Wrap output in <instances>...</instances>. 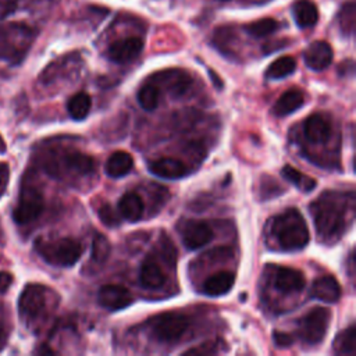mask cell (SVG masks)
I'll return each instance as SVG.
<instances>
[{
    "mask_svg": "<svg viewBox=\"0 0 356 356\" xmlns=\"http://www.w3.org/2000/svg\"><path fill=\"white\" fill-rule=\"evenodd\" d=\"M353 201V194L346 199L345 194L341 193H324L312 205L310 213L314 220V227L320 238L326 242L337 241L346 229V213L353 208L348 209V204Z\"/></svg>",
    "mask_w": 356,
    "mask_h": 356,
    "instance_id": "cell-1",
    "label": "cell"
},
{
    "mask_svg": "<svg viewBox=\"0 0 356 356\" xmlns=\"http://www.w3.org/2000/svg\"><path fill=\"white\" fill-rule=\"evenodd\" d=\"M272 233L278 247L287 252H295L306 248L310 241L308 224L296 209H288L272 222Z\"/></svg>",
    "mask_w": 356,
    "mask_h": 356,
    "instance_id": "cell-2",
    "label": "cell"
},
{
    "mask_svg": "<svg viewBox=\"0 0 356 356\" xmlns=\"http://www.w3.org/2000/svg\"><path fill=\"white\" fill-rule=\"evenodd\" d=\"M35 249L39 256L49 265L56 267H71L82 256V245L73 238L38 240Z\"/></svg>",
    "mask_w": 356,
    "mask_h": 356,
    "instance_id": "cell-3",
    "label": "cell"
},
{
    "mask_svg": "<svg viewBox=\"0 0 356 356\" xmlns=\"http://www.w3.org/2000/svg\"><path fill=\"white\" fill-rule=\"evenodd\" d=\"M190 327V319L186 314L166 312L154 316L150 321L153 337L160 342H177Z\"/></svg>",
    "mask_w": 356,
    "mask_h": 356,
    "instance_id": "cell-4",
    "label": "cell"
},
{
    "mask_svg": "<svg viewBox=\"0 0 356 356\" xmlns=\"http://www.w3.org/2000/svg\"><path fill=\"white\" fill-rule=\"evenodd\" d=\"M330 320L331 313L328 309L320 306L313 308L299 320L301 338L310 345L320 344L326 338Z\"/></svg>",
    "mask_w": 356,
    "mask_h": 356,
    "instance_id": "cell-5",
    "label": "cell"
},
{
    "mask_svg": "<svg viewBox=\"0 0 356 356\" xmlns=\"http://www.w3.org/2000/svg\"><path fill=\"white\" fill-rule=\"evenodd\" d=\"M49 288L39 284H30L24 288L19 301V310L27 320H34L42 316L49 306Z\"/></svg>",
    "mask_w": 356,
    "mask_h": 356,
    "instance_id": "cell-6",
    "label": "cell"
},
{
    "mask_svg": "<svg viewBox=\"0 0 356 356\" xmlns=\"http://www.w3.org/2000/svg\"><path fill=\"white\" fill-rule=\"evenodd\" d=\"M44 208L45 202L39 190L31 186L24 187L19 198V205L16 206L13 213L15 222L20 226L30 224L42 215Z\"/></svg>",
    "mask_w": 356,
    "mask_h": 356,
    "instance_id": "cell-7",
    "label": "cell"
},
{
    "mask_svg": "<svg viewBox=\"0 0 356 356\" xmlns=\"http://www.w3.org/2000/svg\"><path fill=\"white\" fill-rule=\"evenodd\" d=\"M98 301L105 309L110 312H117L128 308L134 302V298L125 287L117 284H106L100 287Z\"/></svg>",
    "mask_w": 356,
    "mask_h": 356,
    "instance_id": "cell-8",
    "label": "cell"
},
{
    "mask_svg": "<svg viewBox=\"0 0 356 356\" xmlns=\"http://www.w3.org/2000/svg\"><path fill=\"white\" fill-rule=\"evenodd\" d=\"M213 230L205 222L193 220L188 222L183 229V242L187 249L197 251L208 245L213 240Z\"/></svg>",
    "mask_w": 356,
    "mask_h": 356,
    "instance_id": "cell-9",
    "label": "cell"
},
{
    "mask_svg": "<svg viewBox=\"0 0 356 356\" xmlns=\"http://www.w3.org/2000/svg\"><path fill=\"white\" fill-rule=\"evenodd\" d=\"M143 49V41L136 37L116 41L107 49V57L118 64L128 63L138 57Z\"/></svg>",
    "mask_w": 356,
    "mask_h": 356,
    "instance_id": "cell-10",
    "label": "cell"
},
{
    "mask_svg": "<svg viewBox=\"0 0 356 356\" xmlns=\"http://www.w3.org/2000/svg\"><path fill=\"white\" fill-rule=\"evenodd\" d=\"M273 284L281 294H299L305 285L306 280L302 272L291 267H278L274 274Z\"/></svg>",
    "mask_w": 356,
    "mask_h": 356,
    "instance_id": "cell-11",
    "label": "cell"
},
{
    "mask_svg": "<svg viewBox=\"0 0 356 356\" xmlns=\"http://www.w3.org/2000/svg\"><path fill=\"white\" fill-rule=\"evenodd\" d=\"M149 171L164 180H178L188 174V167L178 159L174 157H163L159 160H153L148 166Z\"/></svg>",
    "mask_w": 356,
    "mask_h": 356,
    "instance_id": "cell-12",
    "label": "cell"
},
{
    "mask_svg": "<svg viewBox=\"0 0 356 356\" xmlns=\"http://www.w3.org/2000/svg\"><path fill=\"white\" fill-rule=\"evenodd\" d=\"M306 66L313 71H323L332 63V49L324 41H316L303 53Z\"/></svg>",
    "mask_w": 356,
    "mask_h": 356,
    "instance_id": "cell-13",
    "label": "cell"
},
{
    "mask_svg": "<svg viewBox=\"0 0 356 356\" xmlns=\"http://www.w3.org/2000/svg\"><path fill=\"white\" fill-rule=\"evenodd\" d=\"M310 296L327 303H335L341 298V285L332 276H323L314 280L310 290Z\"/></svg>",
    "mask_w": 356,
    "mask_h": 356,
    "instance_id": "cell-14",
    "label": "cell"
},
{
    "mask_svg": "<svg viewBox=\"0 0 356 356\" xmlns=\"http://www.w3.org/2000/svg\"><path fill=\"white\" fill-rule=\"evenodd\" d=\"M303 132L309 142L324 143L331 136V125L321 114H312L303 124Z\"/></svg>",
    "mask_w": 356,
    "mask_h": 356,
    "instance_id": "cell-15",
    "label": "cell"
},
{
    "mask_svg": "<svg viewBox=\"0 0 356 356\" xmlns=\"http://www.w3.org/2000/svg\"><path fill=\"white\" fill-rule=\"evenodd\" d=\"M235 284V276L231 272H217L212 274L202 285V292L208 296H222L231 291Z\"/></svg>",
    "mask_w": 356,
    "mask_h": 356,
    "instance_id": "cell-16",
    "label": "cell"
},
{
    "mask_svg": "<svg viewBox=\"0 0 356 356\" xmlns=\"http://www.w3.org/2000/svg\"><path fill=\"white\" fill-rule=\"evenodd\" d=\"M63 166L66 170L80 174V175H88L95 171V160L92 156L78 152V150H71L63 154Z\"/></svg>",
    "mask_w": 356,
    "mask_h": 356,
    "instance_id": "cell-17",
    "label": "cell"
},
{
    "mask_svg": "<svg viewBox=\"0 0 356 356\" xmlns=\"http://www.w3.org/2000/svg\"><path fill=\"white\" fill-rule=\"evenodd\" d=\"M305 103V96L299 89H290L284 92L274 103L273 113L277 117H287L301 109Z\"/></svg>",
    "mask_w": 356,
    "mask_h": 356,
    "instance_id": "cell-18",
    "label": "cell"
},
{
    "mask_svg": "<svg viewBox=\"0 0 356 356\" xmlns=\"http://www.w3.org/2000/svg\"><path fill=\"white\" fill-rule=\"evenodd\" d=\"M132 168H134L132 156L123 150H117L112 153L105 166V171L110 178H121L130 174Z\"/></svg>",
    "mask_w": 356,
    "mask_h": 356,
    "instance_id": "cell-19",
    "label": "cell"
},
{
    "mask_svg": "<svg viewBox=\"0 0 356 356\" xmlns=\"http://www.w3.org/2000/svg\"><path fill=\"white\" fill-rule=\"evenodd\" d=\"M292 15L299 28H310L319 20V10L310 0H296L292 6Z\"/></svg>",
    "mask_w": 356,
    "mask_h": 356,
    "instance_id": "cell-20",
    "label": "cell"
},
{
    "mask_svg": "<svg viewBox=\"0 0 356 356\" xmlns=\"http://www.w3.org/2000/svg\"><path fill=\"white\" fill-rule=\"evenodd\" d=\"M118 215L127 222L136 223L143 216V202L139 195L128 193L118 201Z\"/></svg>",
    "mask_w": 356,
    "mask_h": 356,
    "instance_id": "cell-21",
    "label": "cell"
},
{
    "mask_svg": "<svg viewBox=\"0 0 356 356\" xmlns=\"http://www.w3.org/2000/svg\"><path fill=\"white\" fill-rule=\"evenodd\" d=\"M139 281L145 288L156 290L166 283V276L154 260L146 259L139 272Z\"/></svg>",
    "mask_w": 356,
    "mask_h": 356,
    "instance_id": "cell-22",
    "label": "cell"
},
{
    "mask_svg": "<svg viewBox=\"0 0 356 356\" xmlns=\"http://www.w3.org/2000/svg\"><path fill=\"white\" fill-rule=\"evenodd\" d=\"M281 175L285 178L288 183H291L294 187H296L302 193H312L317 186L314 178L301 172L299 170H296L292 166H285L281 170Z\"/></svg>",
    "mask_w": 356,
    "mask_h": 356,
    "instance_id": "cell-23",
    "label": "cell"
},
{
    "mask_svg": "<svg viewBox=\"0 0 356 356\" xmlns=\"http://www.w3.org/2000/svg\"><path fill=\"white\" fill-rule=\"evenodd\" d=\"M91 107H92V99L85 92L75 94L74 96L70 98V100L67 103L69 114L75 121L85 120L91 112Z\"/></svg>",
    "mask_w": 356,
    "mask_h": 356,
    "instance_id": "cell-24",
    "label": "cell"
},
{
    "mask_svg": "<svg viewBox=\"0 0 356 356\" xmlns=\"http://www.w3.org/2000/svg\"><path fill=\"white\" fill-rule=\"evenodd\" d=\"M356 327L350 324L346 330L341 331L332 342V349L337 355H355L356 353Z\"/></svg>",
    "mask_w": 356,
    "mask_h": 356,
    "instance_id": "cell-25",
    "label": "cell"
},
{
    "mask_svg": "<svg viewBox=\"0 0 356 356\" xmlns=\"http://www.w3.org/2000/svg\"><path fill=\"white\" fill-rule=\"evenodd\" d=\"M296 69V62L291 56H283L274 60L267 71H266V78L269 80H283L288 75H291Z\"/></svg>",
    "mask_w": 356,
    "mask_h": 356,
    "instance_id": "cell-26",
    "label": "cell"
},
{
    "mask_svg": "<svg viewBox=\"0 0 356 356\" xmlns=\"http://www.w3.org/2000/svg\"><path fill=\"white\" fill-rule=\"evenodd\" d=\"M138 103L146 112H153L159 106L160 100V89L154 84H145L138 91Z\"/></svg>",
    "mask_w": 356,
    "mask_h": 356,
    "instance_id": "cell-27",
    "label": "cell"
},
{
    "mask_svg": "<svg viewBox=\"0 0 356 356\" xmlns=\"http://www.w3.org/2000/svg\"><path fill=\"white\" fill-rule=\"evenodd\" d=\"M278 30V23L274 19H262L245 27V31L253 38H266Z\"/></svg>",
    "mask_w": 356,
    "mask_h": 356,
    "instance_id": "cell-28",
    "label": "cell"
},
{
    "mask_svg": "<svg viewBox=\"0 0 356 356\" xmlns=\"http://www.w3.org/2000/svg\"><path fill=\"white\" fill-rule=\"evenodd\" d=\"M355 5L353 2H349L344 5L338 13V26L344 35L350 37L355 30Z\"/></svg>",
    "mask_w": 356,
    "mask_h": 356,
    "instance_id": "cell-29",
    "label": "cell"
},
{
    "mask_svg": "<svg viewBox=\"0 0 356 356\" xmlns=\"http://www.w3.org/2000/svg\"><path fill=\"white\" fill-rule=\"evenodd\" d=\"M110 251H112V247H110V242L107 241V238L100 234L96 235L94 240V244H92V259L96 263H103L107 260Z\"/></svg>",
    "mask_w": 356,
    "mask_h": 356,
    "instance_id": "cell-30",
    "label": "cell"
},
{
    "mask_svg": "<svg viewBox=\"0 0 356 356\" xmlns=\"http://www.w3.org/2000/svg\"><path fill=\"white\" fill-rule=\"evenodd\" d=\"M98 216L106 227H117L120 224L121 216L117 215V212H114V209L110 205L100 206V209L98 211Z\"/></svg>",
    "mask_w": 356,
    "mask_h": 356,
    "instance_id": "cell-31",
    "label": "cell"
},
{
    "mask_svg": "<svg viewBox=\"0 0 356 356\" xmlns=\"http://www.w3.org/2000/svg\"><path fill=\"white\" fill-rule=\"evenodd\" d=\"M10 178V168L8 164L0 163V197L6 193Z\"/></svg>",
    "mask_w": 356,
    "mask_h": 356,
    "instance_id": "cell-32",
    "label": "cell"
},
{
    "mask_svg": "<svg viewBox=\"0 0 356 356\" xmlns=\"http://www.w3.org/2000/svg\"><path fill=\"white\" fill-rule=\"evenodd\" d=\"M273 339H274L276 345H277V346H280V348L291 346V345H292V342H294V339H292L291 334H288V332H283V331H274V334H273Z\"/></svg>",
    "mask_w": 356,
    "mask_h": 356,
    "instance_id": "cell-33",
    "label": "cell"
},
{
    "mask_svg": "<svg viewBox=\"0 0 356 356\" xmlns=\"http://www.w3.org/2000/svg\"><path fill=\"white\" fill-rule=\"evenodd\" d=\"M13 274L9 272H0V294H5L13 284Z\"/></svg>",
    "mask_w": 356,
    "mask_h": 356,
    "instance_id": "cell-34",
    "label": "cell"
},
{
    "mask_svg": "<svg viewBox=\"0 0 356 356\" xmlns=\"http://www.w3.org/2000/svg\"><path fill=\"white\" fill-rule=\"evenodd\" d=\"M349 276L350 278L353 280V276H355V258H353V251H350V255H349Z\"/></svg>",
    "mask_w": 356,
    "mask_h": 356,
    "instance_id": "cell-35",
    "label": "cell"
},
{
    "mask_svg": "<svg viewBox=\"0 0 356 356\" xmlns=\"http://www.w3.org/2000/svg\"><path fill=\"white\" fill-rule=\"evenodd\" d=\"M6 150V145H5V141L2 139V136H0V153H3Z\"/></svg>",
    "mask_w": 356,
    "mask_h": 356,
    "instance_id": "cell-36",
    "label": "cell"
},
{
    "mask_svg": "<svg viewBox=\"0 0 356 356\" xmlns=\"http://www.w3.org/2000/svg\"><path fill=\"white\" fill-rule=\"evenodd\" d=\"M220 2H227V0H220Z\"/></svg>",
    "mask_w": 356,
    "mask_h": 356,
    "instance_id": "cell-37",
    "label": "cell"
}]
</instances>
